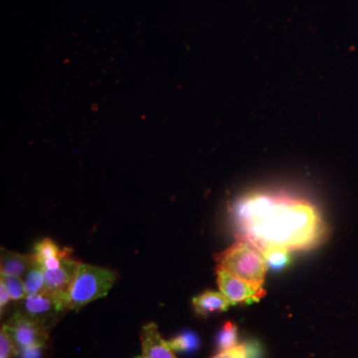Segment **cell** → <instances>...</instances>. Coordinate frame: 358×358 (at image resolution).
<instances>
[{"label":"cell","mask_w":358,"mask_h":358,"mask_svg":"<svg viewBox=\"0 0 358 358\" xmlns=\"http://www.w3.org/2000/svg\"><path fill=\"white\" fill-rule=\"evenodd\" d=\"M18 355V348L10 334L2 326L0 333V358H11Z\"/></svg>","instance_id":"17"},{"label":"cell","mask_w":358,"mask_h":358,"mask_svg":"<svg viewBox=\"0 0 358 358\" xmlns=\"http://www.w3.org/2000/svg\"><path fill=\"white\" fill-rule=\"evenodd\" d=\"M33 256H34L35 260L37 262L41 264L45 260H47V259L68 258V257L72 256V249H61L51 239L46 238V239H43L35 245Z\"/></svg>","instance_id":"11"},{"label":"cell","mask_w":358,"mask_h":358,"mask_svg":"<svg viewBox=\"0 0 358 358\" xmlns=\"http://www.w3.org/2000/svg\"><path fill=\"white\" fill-rule=\"evenodd\" d=\"M138 358H145V357H138Z\"/></svg>","instance_id":"21"},{"label":"cell","mask_w":358,"mask_h":358,"mask_svg":"<svg viewBox=\"0 0 358 358\" xmlns=\"http://www.w3.org/2000/svg\"><path fill=\"white\" fill-rule=\"evenodd\" d=\"M35 262L36 260L33 255H22V254L1 248V261H0L1 275H15V277L23 278Z\"/></svg>","instance_id":"10"},{"label":"cell","mask_w":358,"mask_h":358,"mask_svg":"<svg viewBox=\"0 0 358 358\" xmlns=\"http://www.w3.org/2000/svg\"><path fill=\"white\" fill-rule=\"evenodd\" d=\"M239 240L261 252L271 248L307 251L326 239L327 226L308 200L285 192H253L233 207Z\"/></svg>","instance_id":"1"},{"label":"cell","mask_w":358,"mask_h":358,"mask_svg":"<svg viewBox=\"0 0 358 358\" xmlns=\"http://www.w3.org/2000/svg\"><path fill=\"white\" fill-rule=\"evenodd\" d=\"M141 348L145 358H178L169 343L160 336L155 322L145 324L141 329Z\"/></svg>","instance_id":"8"},{"label":"cell","mask_w":358,"mask_h":358,"mask_svg":"<svg viewBox=\"0 0 358 358\" xmlns=\"http://www.w3.org/2000/svg\"><path fill=\"white\" fill-rule=\"evenodd\" d=\"M195 313L201 317H207L215 313L226 312L232 303L221 292L205 291L192 300Z\"/></svg>","instance_id":"9"},{"label":"cell","mask_w":358,"mask_h":358,"mask_svg":"<svg viewBox=\"0 0 358 358\" xmlns=\"http://www.w3.org/2000/svg\"><path fill=\"white\" fill-rule=\"evenodd\" d=\"M78 265L79 262L71 256L64 259L62 266L57 270L45 271V291L61 296L67 303L68 294L74 281Z\"/></svg>","instance_id":"7"},{"label":"cell","mask_w":358,"mask_h":358,"mask_svg":"<svg viewBox=\"0 0 358 358\" xmlns=\"http://www.w3.org/2000/svg\"><path fill=\"white\" fill-rule=\"evenodd\" d=\"M218 267L244 281L264 289L268 266L262 252L249 242L238 240L236 243L216 256Z\"/></svg>","instance_id":"2"},{"label":"cell","mask_w":358,"mask_h":358,"mask_svg":"<svg viewBox=\"0 0 358 358\" xmlns=\"http://www.w3.org/2000/svg\"><path fill=\"white\" fill-rule=\"evenodd\" d=\"M3 326L10 334L18 350L31 346L44 348L48 341L49 331L20 312L14 313Z\"/></svg>","instance_id":"5"},{"label":"cell","mask_w":358,"mask_h":358,"mask_svg":"<svg viewBox=\"0 0 358 358\" xmlns=\"http://www.w3.org/2000/svg\"><path fill=\"white\" fill-rule=\"evenodd\" d=\"M216 273L219 289L232 305L257 303L265 296V289L235 277L222 268L217 267Z\"/></svg>","instance_id":"6"},{"label":"cell","mask_w":358,"mask_h":358,"mask_svg":"<svg viewBox=\"0 0 358 358\" xmlns=\"http://www.w3.org/2000/svg\"><path fill=\"white\" fill-rule=\"evenodd\" d=\"M289 252L284 249L271 248L263 252L268 268L279 271L289 262Z\"/></svg>","instance_id":"15"},{"label":"cell","mask_w":358,"mask_h":358,"mask_svg":"<svg viewBox=\"0 0 358 358\" xmlns=\"http://www.w3.org/2000/svg\"><path fill=\"white\" fill-rule=\"evenodd\" d=\"M42 348L41 346L22 348L18 350V355L20 358H41Z\"/></svg>","instance_id":"19"},{"label":"cell","mask_w":358,"mask_h":358,"mask_svg":"<svg viewBox=\"0 0 358 358\" xmlns=\"http://www.w3.org/2000/svg\"><path fill=\"white\" fill-rule=\"evenodd\" d=\"M67 303L61 296L44 291L30 294L21 301L20 310L50 333L67 312Z\"/></svg>","instance_id":"4"},{"label":"cell","mask_w":358,"mask_h":358,"mask_svg":"<svg viewBox=\"0 0 358 358\" xmlns=\"http://www.w3.org/2000/svg\"><path fill=\"white\" fill-rule=\"evenodd\" d=\"M1 280L6 284L11 300L21 301L27 296L22 278L15 277V275H1Z\"/></svg>","instance_id":"16"},{"label":"cell","mask_w":358,"mask_h":358,"mask_svg":"<svg viewBox=\"0 0 358 358\" xmlns=\"http://www.w3.org/2000/svg\"><path fill=\"white\" fill-rule=\"evenodd\" d=\"M9 300H10V296H9L8 291H7L6 284L2 280H0V310H1V313H3L4 310H6Z\"/></svg>","instance_id":"20"},{"label":"cell","mask_w":358,"mask_h":358,"mask_svg":"<svg viewBox=\"0 0 358 358\" xmlns=\"http://www.w3.org/2000/svg\"><path fill=\"white\" fill-rule=\"evenodd\" d=\"M212 358H248L247 353V346L245 345H238L229 350H223Z\"/></svg>","instance_id":"18"},{"label":"cell","mask_w":358,"mask_h":358,"mask_svg":"<svg viewBox=\"0 0 358 358\" xmlns=\"http://www.w3.org/2000/svg\"><path fill=\"white\" fill-rule=\"evenodd\" d=\"M217 348L219 352L229 350L238 345V329L236 324L227 322L224 324L217 336Z\"/></svg>","instance_id":"14"},{"label":"cell","mask_w":358,"mask_h":358,"mask_svg":"<svg viewBox=\"0 0 358 358\" xmlns=\"http://www.w3.org/2000/svg\"><path fill=\"white\" fill-rule=\"evenodd\" d=\"M115 280L117 274L114 271L79 263L68 294V310H80L92 301L107 296Z\"/></svg>","instance_id":"3"},{"label":"cell","mask_w":358,"mask_h":358,"mask_svg":"<svg viewBox=\"0 0 358 358\" xmlns=\"http://www.w3.org/2000/svg\"><path fill=\"white\" fill-rule=\"evenodd\" d=\"M169 346L173 352L181 353H192L199 350L200 341L199 336L192 331H183L169 339Z\"/></svg>","instance_id":"13"},{"label":"cell","mask_w":358,"mask_h":358,"mask_svg":"<svg viewBox=\"0 0 358 358\" xmlns=\"http://www.w3.org/2000/svg\"><path fill=\"white\" fill-rule=\"evenodd\" d=\"M26 294L27 296L41 293L45 289V270L41 264L35 262L27 273L23 275Z\"/></svg>","instance_id":"12"}]
</instances>
